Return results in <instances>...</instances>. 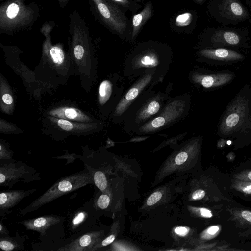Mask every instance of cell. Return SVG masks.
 Masks as SVG:
<instances>
[{"label": "cell", "instance_id": "f35d334b", "mask_svg": "<svg viewBox=\"0 0 251 251\" xmlns=\"http://www.w3.org/2000/svg\"><path fill=\"white\" fill-rule=\"evenodd\" d=\"M242 217L246 221L251 222V212L244 210L241 213Z\"/></svg>", "mask_w": 251, "mask_h": 251}, {"label": "cell", "instance_id": "8fae6325", "mask_svg": "<svg viewBox=\"0 0 251 251\" xmlns=\"http://www.w3.org/2000/svg\"><path fill=\"white\" fill-rule=\"evenodd\" d=\"M43 115L82 123L100 122L90 112L83 110L77 103L69 100L52 104L46 108Z\"/></svg>", "mask_w": 251, "mask_h": 251}, {"label": "cell", "instance_id": "4fadbf2b", "mask_svg": "<svg viewBox=\"0 0 251 251\" xmlns=\"http://www.w3.org/2000/svg\"><path fill=\"white\" fill-rule=\"evenodd\" d=\"M102 231L95 226L88 231L70 236V241L57 251H91L102 240Z\"/></svg>", "mask_w": 251, "mask_h": 251}, {"label": "cell", "instance_id": "ffe728a7", "mask_svg": "<svg viewBox=\"0 0 251 251\" xmlns=\"http://www.w3.org/2000/svg\"><path fill=\"white\" fill-rule=\"evenodd\" d=\"M200 54L209 59L222 61H236L243 58L240 53L222 48L203 49L200 51Z\"/></svg>", "mask_w": 251, "mask_h": 251}, {"label": "cell", "instance_id": "8d00e7d4", "mask_svg": "<svg viewBox=\"0 0 251 251\" xmlns=\"http://www.w3.org/2000/svg\"><path fill=\"white\" fill-rule=\"evenodd\" d=\"M9 235V231L2 223V220L0 221V235L5 236Z\"/></svg>", "mask_w": 251, "mask_h": 251}, {"label": "cell", "instance_id": "9a60e30c", "mask_svg": "<svg viewBox=\"0 0 251 251\" xmlns=\"http://www.w3.org/2000/svg\"><path fill=\"white\" fill-rule=\"evenodd\" d=\"M36 188L27 190H12L1 191L0 193V218L4 220L11 212V209L25 198L35 193Z\"/></svg>", "mask_w": 251, "mask_h": 251}, {"label": "cell", "instance_id": "ac0fdd59", "mask_svg": "<svg viewBox=\"0 0 251 251\" xmlns=\"http://www.w3.org/2000/svg\"><path fill=\"white\" fill-rule=\"evenodd\" d=\"M233 77V74L228 73L208 75L196 74L193 76V80L205 88H209L225 85L231 80Z\"/></svg>", "mask_w": 251, "mask_h": 251}, {"label": "cell", "instance_id": "74e56055", "mask_svg": "<svg viewBox=\"0 0 251 251\" xmlns=\"http://www.w3.org/2000/svg\"><path fill=\"white\" fill-rule=\"evenodd\" d=\"M200 212L201 215L206 218H211L212 216V214L209 210L206 208H201Z\"/></svg>", "mask_w": 251, "mask_h": 251}, {"label": "cell", "instance_id": "277c9868", "mask_svg": "<svg viewBox=\"0 0 251 251\" xmlns=\"http://www.w3.org/2000/svg\"><path fill=\"white\" fill-rule=\"evenodd\" d=\"M40 16L39 8L27 0H6L0 6V31L12 35L30 30Z\"/></svg>", "mask_w": 251, "mask_h": 251}, {"label": "cell", "instance_id": "7bdbcfd3", "mask_svg": "<svg viewBox=\"0 0 251 251\" xmlns=\"http://www.w3.org/2000/svg\"><path fill=\"white\" fill-rule=\"evenodd\" d=\"M248 0V1L249 2H250L251 3V0Z\"/></svg>", "mask_w": 251, "mask_h": 251}, {"label": "cell", "instance_id": "836d02e7", "mask_svg": "<svg viewBox=\"0 0 251 251\" xmlns=\"http://www.w3.org/2000/svg\"><path fill=\"white\" fill-rule=\"evenodd\" d=\"M205 195L203 190L199 189L196 190L192 194V198L194 200H200L202 199Z\"/></svg>", "mask_w": 251, "mask_h": 251}, {"label": "cell", "instance_id": "f6af8a7d", "mask_svg": "<svg viewBox=\"0 0 251 251\" xmlns=\"http://www.w3.org/2000/svg\"><path fill=\"white\" fill-rule=\"evenodd\" d=\"M198 0V1H202V0Z\"/></svg>", "mask_w": 251, "mask_h": 251}, {"label": "cell", "instance_id": "8992f818", "mask_svg": "<svg viewBox=\"0 0 251 251\" xmlns=\"http://www.w3.org/2000/svg\"><path fill=\"white\" fill-rule=\"evenodd\" d=\"M43 133L53 140L61 141L69 136H87L97 132L101 123H82L43 115L41 118Z\"/></svg>", "mask_w": 251, "mask_h": 251}, {"label": "cell", "instance_id": "b9f144b4", "mask_svg": "<svg viewBox=\"0 0 251 251\" xmlns=\"http://www.w3.org/2000/svg\"><path fill=\"white\" fill-rule=\"evenodd\" d=\"M70 0H58L59 5L62 8H64L68 3Z\"/></svg>", "mask_w": 251, "mask_h": 251}, {"label": "cell", "instance_id": "d6986e66", "mask_svg": "<svg viewBox=\"0 0 251 251\" xmlns=\"http://www.w3.org/2000/svg\"><path fill=\"white\" fill-rule=\"evenodd\" d=\"M151 78L150 74L146 75L137 83L132 87L121 100L115 111L116 115H121L127 108L130 102L138 95L140 92L149 83Z\"/></svg>", "mask_w": 251, "mask_h": 251}, {"label": "cell", "instance_id": "6da1fadb", "mask_svg": "<svg viewBox=\"0 0 251 251\" xmlns=\"http://www.w3.org/2000/svg\"><path fill=\"white\" fill-rule=\"evenodd\" d=\"M46 22L40 32L44 35L42 56L39 65L33 71L34 77L42 94L64 85L75 74L71 55L61 43L53 44L50 33L54 23Z\"/></svg>", "mask_w": 251, "mask_h": 251}, {"label": "cell", "instance_id": "5b68a950", "mask_svg": "<svg viewBox=\"0 0 251 251\" xmlns=\"http://www.w3.org/2000/svg\"><path fill=\"white\" fill-rule=\"evenodd\" d=\"M89 184H94V179L85 168L80 172L62 177L31 203L19 210L16 215H25L66 194Z\"/></svg>", "mask_w": 251, "mask_h": 251}, {"label": "cell", "instance_id": "4dcf8cb0", "mask_svg": "<svg viewBox=\"0 0 251 251\" xmlns=\"http://www.w3.org/2000/svg\"><path fill=\"white\" fill-rule=\"evenodd\" d=\"M162 193L156 191L151 194L147 201V204L149 206L152 205L157 203L161 198Z\"/></svg>", "mask_w": 251, "mask_h": 251}, {"label": "cell", "instance_id": "f546056e", "mask_svg": "<svg viewBox=\"0 0 251 251\" xmlns=\"http://www.w3.org/2000/svg\"><path fill=\"white\" fill-rule=\"evenodd\" d=\"M110 201L109 196L105 193L100 195L97 199H94V202L97 209H106Z\"/></svg>", "mask_w": 251, "mask_h": 251}, {"label": "cell", "instance_id": "d6a6232c", "mask_svg": "<svg viewBox=\"0 0 251 251\" xmlns=\"http://www.w3.org/2000/svg\"><path fill=\"white\" fill-rule=\"evenodd\" d=\"M237 187L239 188V189L246 194H251V183H239L237 186Z\"/></svg>", "mask_w": 251, "mask_h": 251}, {"label": "cell", "instance_id": "d590c367", "mask_svg": "<svg viewBox=\"0 0 251 251\" xmlns=\"http://www.w3.org/2000/svg\"><path fill=\"white\" fill-rule=\"evenodd\" d=\"M237 177L240 180L251 181V171L241 174Z\"/></svg>", "mask_w": 251, "mask_h": 251}, {"label": "cell", "instance_id": "7c38bea8", "mask_svg": "<svg viewBox=\"0 0 251 251\" xmlns=\"http://www.w3.org/2000/svg\"><path fill=\"white\" fill-rule=\"evenodd\" d=\"M247 97L239 96L232 101L220 125L219 131L224 135H229L240 129L249 112Z\"/></svg>", "mask_w": 251, "mask_h": 251}, {"label": "cell", "instance_id": "1f68e13d", "mask_svg": "<svg viewBox=\"0 0 251 251\" xmlns=\"http://www.w3.org/2000/svg\"><path fill=\"white\" fill-rule=\"evenodd\" d=\"M188 158V154L186 152H181L178 154L175 158V161L177 165L184 163Z\"/></svg>", "mask_w": 251, "mask_h": 251}, {"label": "cell", "instance_id": "d4e9b609", "mask_svg": "<svg viewBox=\"0 0 251 251\" xmlns=\"http://www.w3.org/2000/svg\"><path fill=\"white\" fill-rule=\"evenodd\" d=\"M14 152L4 140L0 139V161L13 160Z\"/></svg>", "mask_w": 251, "mask_h": 251}, {"label": "cell", "instance_id": "e0dca14e", "mask_svg": "<svg viewBox=\"0 0 251 251\" xmlns=\"http://www.w3.org/2000/svg\"><path fill=\"white\" fill-rule=\"evenodd\" d=\"M16 96L2 73L0 75V108L1 112L12 115L16 108Z\"/></svg>", "mask_w": 251, "mask_h": 251}, {"label": "cell", "instance_id": "7a4b0ae2", "mask_svg": "<svg viewBox=\"0 0 251 251\" xmlns=\"http://www.w3.org/2000/svg\"><path fill=\"white\" fill-rule=\"evenodd\" d=\"M68 51L75 68V74L82 88L89 92L97 79V44L91 35L85 20L74 10L69 16Z\"/></svg>", "mask_w": 251, "mask_h": 251}, {"label": "cell", "instance_id": "f1b7e54d", "mask_svg": "<svg viewBox=\"0 0 251 251\" xmlns=\"http://www.w3.org/2000/svg\"><path fill=\"white\" fill-rule=\"evenodd\" d=\"M192 19V14L190 12H186L176 17L175 24L178 27H185L190 24Z\"/></svg>", "mask_w": 251, "mask_h": 251}, {"label": "cell", "instance_id": "ab89813d", "mask_svg": "<svg viewBox=\"0 0 251 251\" xmlns=\"http://www.w3.org/2000/svg\"><path fill=\"white\" fill-rule=\"evenodd\" d=\"M219 230V228L217 226H212L208 228L207 230V232L208 234L210 235H214L216 234L218 230Z\"/></svg>", "mask_w": 251, "mask_h": 251}, {"label": "cell", "instance_id": "2e32d148", "mask_svg": "<svg viewBox=\"0 0 251 251\" xmlns=\"http://www.w3.org/2000/svg\"><path fill=\"white\" fill-rule=\"evenodd\" d=\"M239 30L218 28L212 30L209 40L214 46H239L246 39L247 36Z\"/></svg>", "mask_w": 251, "mask_h": 251}, {"label": "cell", "instance_id": "83f0119b", "mask_svg": "<svg viewBox=\"0 0 251 251\" xmlns=\"http://www.w3.org/2000/svg\"><path fill=\"white\" fill-rule=\"evenodd\" d=\"M138 62L143 66H153L157 64L158 59L154 53L149 52L142 55Z\"/></svg>", "mask_w": 251, "mask_h": 251}, {"label": "cell", "instance_id": "603a6c76", "mask_svg": "<svg viewBox=\"0 0 251 251\" xmlns=\"http://www.w3.org/2000/svg\"><path fill=\"white\" fill-rule=\"evenodd\" d=\"M151 14V4L149 2L146 4L144 8L139 13L134 16L132 19V39L136 36L143 24L150 18Z\"/></svg>", "mask_w": 251, "mask_h": 251}, {"label": "cell", "instance_id": "3957f363", "mask_svg": "<svg viewBox=\"0 0 251 251\" xmlns=\"http://www.w3.org/2000/svg\"><path fill=\"white\" fill-rule=\"evenodd\" d=\"M66 216L49 214L39 217L17 221L26 229L39 233V242L32 243V250L36 251H57L68 243L65 229Z\"/></svg>", "mask_w": 251, "mask_h": 251}, {"label": "cell", "instance_id": "ba28073f", "mask_svg": "<svg viewBox=\"0 0 251 251\" xmlns=\"http://www.w3.org/2000/svg\"><path fill=\"white\" fill-rule=\"evenodd\" d=\"M98 216V211L92 198L78 208L69 211L66 222L70 236H76L96 226Z\"/></svg>", "mask_w": 251, "mask_h": 251}, {"label": "cell", "instance_id": "484cf974", "mask_svg": "<svg viewBox=\"0 0 251 251\" xmlns=\"http://www.w3.org/2000/svg\"><path fill=\"white\" fill-rule=\"evenodd\" d=\"M92 176L93 177L94 184L101 191H105L108 186V181L106 176L103 172L98 171L95 172Z\"/></svg>", "mask_w": 251, "mask_h": 251}, {"label": "cell", "instance_id": "30bf717a", "mask_svg": "<svg viewBox=\"0 0 251 251\" xmlns=\"http://www.w3.org/2000/svg\"><path fill=\"white\" fill-rule=\"evenodd\" d=\"M212 13L223 25L236 24L249 18L248 10L239 0H215L212 2Z\"/></svg>", "mask_w": 251, "mask_h": 251}, {"label": "cell", "instance_id": "52a82bcc", "mask_svg": "<svg viewBox=\"0 0 251 251\" xmlns=\"http://www.w3.org/2000/svg\"><path fill=\"white\" fill-rule=\"evenodd\" d=\"M0 185L11 188L18 182L28 183L42 179L40 173L25 163L14 160L0 161Z\"/></svg>", "mask_w": 251, "mask_h": 251}, {"label": "cell", "instance_id": "60d3db41", "mask_svg": "<svg viewBox=\"0 0 251 251\" xmlns=\"http://www.w3.org/2000/svg\"><path fill=\"white\" fill-rule=\"evenodd\" d=\"M115 2L118 3L123 6H127L129 4V2L128 0H110Z\"/></svg>", "mask_w": 251, "mask_h": 251}, {"label": "cell", "instance_id": "e575fe53", "mask_svg": "<svg viewBox=\"0 0 251 251\" xmlns=\"http://www.w3.org/2000/svg\"><path fill=\"white\" fill-rule=\"evenodd\" d=\"M189 231V229L185 227H177L175 228V232L176 233L180 235L185 236Z\"/></svg>", "mask_w": 251, "mask_h": 251}, {"label": "cell", "instance_id": "ee69618b", "mask_svg": "<svg viewBox=\"0 0 251 251\" xmlns=\"http://www.w3.org/2000/svg\"><path fill=\"white\" fill-rule=\"evenodd\" d=\"M227 143L229 145V144H230L231 142L230 141H229V142H227Z\"/></svg>", "mask_w": 251, "mask_h": 251}, {"label": "cell", "instance_id": "5bb4252c", "mask_svg": "<svg viewBox=\"0 0 251 251\" xmlns=\"http://www.w3.org/2000/svg\"><path fill=\"white\" fill-rule=\"evenodd\" d=\"M185 103L180 100H174L165 107L159 116L141 127V132L153 131L175 121L183 112Z\"/></svg>", "mask_w": 251, "mask_h": 251}, {"label": "cell", "instance_id": "44dd1931", "mask_svg": "<svg viewBox=\"0 0 251 251\" xmlns=\"http://www.w3.org/2000/svg\"><path fill=\"white\" fill-rule=\"evenodd\" d=\"M29 238L28 236L25 235H20L16 232L14 236L9 235H0V248L4 251H20L24 250L25 242Z\"/></svg>", "mask_w": 251, "mask_h": 251}, {"label": "cell", "instance_id": "cb8c5ba5", "mask_svg": "<svg viewBox=\"0 0 251 251\" xmlns=\"http://www.w3.org/2000/svg\"><path fill=\"white\" fill-rule=\"evenodd\" d=\"M160 109V103L156 100L150 102L143 109H142L138 116V120L143 121L151 116L156 114Z\"/></svg>", "mask_w": 251, "mask_h": 251}, {"label": "cell", "instance_id": "9c48e42d", "mask_svg": "<svg viewBox=\"0 0 251 251\" xmlns=\"http://www.w3.org/2000/svg\"><path fill=\"white\" fill-rule=\"evenodd\" d=\"M92 13L113 31L123 34L126 19L121 10L108 0H87Z\"/></svg>", "mask_w": 251, "mask_h": 251}, {"label": "cell", "instance_id": "7402d4cb", "mask_svg": "<svg viewBox=\"0 0 251 251\" xmlns=\"http://www.w3.org/2000/svg\"><path fill=\"white\" fill-rule=\"evenodd\" d=\"M112 91V83L108 79L102 81L99 84L98 90L97 105L100 111L102 110L109 100Z\"/></svg>", "mask_w": 251, "mask_h": 251}, {"label": "cell", "instance_id": "4316f807", "mask_svg": "<svg viewBox=\"0 0 251 251\" xmlns=\"http://www.w3.org/2000/svg\"><path fill=\"white\" fill-rule=\"evenodd\" d=\"M0 133L6 134H19L23 133V131L20 128H19L16 125L10 123L4 120L0 119Z\"/></svg>", "mask_w": 251, "mask_h": 251}]
</instances>
